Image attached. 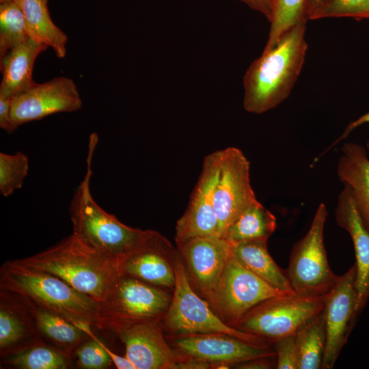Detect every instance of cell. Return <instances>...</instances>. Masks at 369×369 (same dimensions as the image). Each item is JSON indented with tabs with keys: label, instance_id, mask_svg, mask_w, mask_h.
Wrapping results in <instances>:
<instances>
[{
	"label": "cell",
	"instance_id": "6da1fadb",
	"mask_svg": "<svg viewBox=\"0 0 369 369\" xmlns=\"http://www.w3.org/2000/svg\"><path fill=\"white\" fill-rule=\"evenodd\" d=\"M306 21L287 31L250 64L243 77V107L247 111L264 113L289 96L306 55Z\"/></svg>",
	"mask_w": 369,
	"mask_h": 369
},
{
	"label": "cell",
	"instance_id": "7a4b0ae2",
	"mask_svg": "<svg viewBox=\"0 0 369 369\" xmlns=\"http://www.w3.org/2000/svg\"><path fill=\"white\" fill-rule=\"evenodd\" d=\"M18 260L58 277L97 301L105 297L120 275L117 258L99 251L73 232L50 248Z\"/></svg>",
	"mask_w": 369,
	"mask_h": 369
},
{
	"label": "cell",
	"instance_id": "3957f363",
	"mask_svg": "<svg viewBox=\"0 0 369 369\" xmlns=\"http://www.w3.org/2000/svg\"><path fill=\"white\" fill-rule=\"evenodd\" d=\"M0 289L20 297L27 304L59 315L74 325L97 328L98 302L52 274L28 267L18 260L3 263Z\"/></svg>",
	"mask_w": 369,
	"mask_h": 369
},
{
	"label": "cell",
	"instance_id": "277c9868",
	"mask_svg": "<svg viewBox=\"0 0 369 369\" xmlns=\"http://www.w3.org/2000/svg\"><path fill=\"white\" fill-rule=\"evenodd\" d=\"M98 136H90L87 169L71 200L69 212L73 233L105 254L120 259L137 243L144 231L128 226L105 211L90 191L92 159Z\"/></svg>",
	"mask_w": 369,
	"mask_h": 369
},
{
	"label": "cell",
	"instance_id": "5b68a950",
	"mask_svg": "<svg viewBox=\"0 0 369 369\" xmlns=\"http://www.w3.org/2000/svg\"><path fill=\"white\" fill-rule=\"evenodd\" d=\"M172 299L161 287L120 275L97 301V328L118 334L138 323L161 320Z\"/></svg>",
	"mask_w": 369,
	"mask_h": 369
},
{
	"label": "cell",
	"instance_id": "8992f818",
	"mask_svg": "<svg viewBox=\"0 0 369 369\" xmlns=\"http://www.w3.org/2000/svg\"><path fill=\"white\" fill-rule=\"evenodd\" d=\"M176 282L170 305L162 322L174 336L222 333L249 343L269 346L268 340L230 326L213 312L194 290L182 259L178 252L174 260Z\"/></svg>",
	"mask_w": 369,
	"mask_h": 369
},
{
	"label": "cell",
	"instance_id": "52a82bcc",
	"mask_svg": "<svg viewBox=\"0 0 369 369\" xmlns=\"http://www.w3.org/2000/svg\"><path fill=\"white\" fill-rule=\"evenodd\" d=\"M327 214L325 204L320 203L307 233L292 247L286 273L295 294L326 295L339 279L331 269L325 248Z\"/></svg>",
	"mask_w": 369,
	"mask_h": 369
},
{
	"label": "cell",
	"instance_id": "ba28073f",
	"mask_svg": "<svg viewBox=\"0 0 369 369\" xmlns=\"http://www.w3.org/2000/svg\"><path fill=\"white\" fill-rule=\"evenodd\" d=\"M327 295L305 296L294 293L272 297L250 310L234 327L273 343L296 333L319 314L325 308Z\"/></svg>",
	"mask_w": 369,
	"mask_h": 369
},
{
	"label": "cell",
	"instance_id": "9c48e42d",
	"mask_svg": "<svg viewBox=\"0 0 369 369\" xmlns=\"http://www.w3.org/2000/svg\"><path fill=\"white\" fill-rule=\"evenodd\" d=\"M258 202L250 182V163L238 148L221 150V165L214 205L218 236L225 238L228 228L247 209Z\"/></svg>",
	"mask_w": 369,
	"mask_h": 369
},
{
	"label": "cell",
	"instance_id": "30bf717a",
	"mask_svg": "<svg viewBox=\"0 0 369 369\" xmlns=\"http://www.w3.org/2000/svg\"><path fill=\"white\" fill-rule=\"evenodd\" d=\"M286 294L249 271L231 255L211 304L222 320L234 327L259 303Z\"/></svg>",
	"mask_w": 369,
	"mask_h": 369
},
{
	"label": "cell",
	"instance_id": "8fae6325",
	"mask_svg": "<svg viewBox=\"0 0 369 369\" xmlns=\"http://www.w3.org/2000/svg\"><path fill=\"white\" fill-rule=\"evenodd\" d=\"M357 269L354 264L328 293L323 313L326 329V344L323 369H331L346 343L358 312L356 288Z\"/></svg>",
	"mask_w": 369,
	"mask_h": 369
},
{
	"label": "cell",
	"instance_id": "7c38bea8",
	"mask_svg": "<svg viewBox=\"0 0 369 369\" xmlns=\"http://www.w3.org/2000/svg\"><path fill=\"white\" fill-rule=\"evenodd\" d=\"M177 254L163 235L146 230L134 247L118 260L120 274L161 288L174 289Z\"/></svg>",
	"mask_w": 369,
	"mask_h": 369
},
{
	"label": "cell",
	"instance_id": "4fadbf2b",
	"mask_svg": "<svg viewBox=\"0 0 369 369\" xmlns=\"http://www.w3.org/2000/svg\"><path fill=\"white\" fill-rule=\"evenodd\" d=\"M82 107V100L74 81L66 77H55L37 83L14 97L11 119L16 129L29 122L48 115L73 112Z\"/></svg>",
	"mask_w": 369,
	"mask_h": 369
},
{
	"label": "cell",
	"instance_id": "5bb4252c",
	"mask_svg": "<svg viewBox=\"0 0 369 369\" xmlns=\"http://www.w3.org/2000/svg\"><path fill=\"white\" fill-rule=\"evenodd\" d=\"M220 165L221 150L205 156L187 208L176 223V243L197 236H218L214 195Z\"/></svg>",
	"mask_w": 369,
	"mask_h": 369
},
{
	"label": "cell",
	"instance_id": "9a60e30c",
	"mask_svg": "<svg viewBox=\"0 0 369 369\" xmlns=\"http://www.w3.org/2000/svg\"><path fill=\"white\" fill-rule=\"evenodd\" d=\"M191 284L211 303L231 256L232 245L218 236L176 243Z\"/></svg>",
	"mask_w": 369,
	"mask_h": 369
},
{
	"label": "cell",
	"instance_id": "2e32d148",
	"mask_svg": "<svg viewBox=\"0 0 369 369\" xmlns=\"http://www.w3.org/2000/svg\"><path fill=\"white\" fill-rule=\"evenodd\" d=\"M174 339V345L181 355L204 359L220 368H228L254 358L276 355L271 346L253 344L222 333L178 336Z\"/></svg>",
	"mask_w": 369,
	"mask_h": 369
},
{
	"label": "cell",
	"instance_id": "e0dca14e",
	"mask_svg": "<svg viewBox=\"0 0 369 369\" xmlns=\"http://www.w3.org/2000/svg\"><path fill=\"white\" fill-rule=\"evenodd\" d=\"M161 320L138 323L117 334L125 345L126 357L135 369H173L181 358L166 342Z\"/></svg>",
	"mask_w": 369,
	"mask_h": 369
},
{
	"label": "cell",
	"instance_id": "ac0fdd59",
	"mask_svg": "<svg viewBox=\"0 0 369 369\" xmlns=\"http://www.w3.org/2000/svg\"><path fill=\"white\" fill-rule=\"evenodd\" d=\"M43 344L27 304L18 296L1 290L0 353L8 357Z\"/></svg>",
	"mask_w": 369,
	"mask_h": 369
},
{
	"label": "cell",
	"instance_id": "d6986e66",
	"mask_svg": "<svg viewBox=\"0 0 369 369\" xmlns=\"http://www.w3.org/2000/svg\"><path fill=\"white\" fill-rule=\"evenodd\" d=\"M335 215L337 224L348 233L353 244L360 314L369 299V232L362 222L351 191L346 185L338 196Z\"/></svg>",
	"mask_w": 369,
	"mask_h": 369
},
{
	"label": "cell",
	"instance_id": "ffe728a7",
	"mask_svg": "<svg viewBox=\"0 0 369 369\" xmlns=\"http://www.w3.org/2000/svg\"><path fill=\"white\" fill-rule=\"evenodd\" d=\"M367 148L369 152V141ZM337 175L350 189L362 222L369 232V157L362 146L353 142L344 144Z\"/></svg>",
	"mask_w": 369,
	"mask_h": 369
},
{
	"label": "cell",
	"instance_id": "44dd1931",
	"mask_svg": "<svg viewBox=\"0 0 369 369\" xmlns=\"http://www.w3.org/2000/svg\"><path fill=\"white\" fill-rule=\"evenodd\" d=\"M48 48L29 38L0 59V96L13 98L36 85L32 78L35 61Z\"/></svg>",
	"mask_w": 369,
	"mask_h": 369
},
{
	"label": "cell",
	"instance_id": "7402d4cb",
	"mask_svg": "<svg viewBox=\"0 0 369 369\" xmlns=\"http://www.w3.org/2000/svg\"><path fill=\"white\" fill-rule=\"evenodd\" d=\"M231 255L241 265L267 284L286 294H294L286 271L270 255L267 241H249L232 245Z\"/></svg>",
	"mask_w": 369,
	"mask_h": 369
},
{
	"label": "cell",
	"instance_id": "603a6c76",
	"mask_svg": "<svg viewBox=\"0 0 369 369\" xmlns=\"http://www.w3.org/2000/svg\"><path fill=\"white\" fill-rule=\"evenodd\" d=\"M20 8L28 36L51 48L58 58L66 55L67 35L53 21L47 0H13Z\"/></svg>",
	"mask_w": 369,
	"mask_h": 369
},
{
	"label": "cell",
	"instance_id": "cb8c5ba5",
	"mask_svg": "<svg viewBox=\"0 0 369 369\" xmlns=\"http://www.w3.org/2000/svg\"><path fill=\"white\" fill-rule=\"evenodd\" d=\"M27 305L40 335L51 340L59 350L68 355L90 338L83 330L66 318L33 305Z\"/></svg>",
	"mask_w": 369,
	"mask_h": 369
},
{
	"label": "cell",
	"instance_id": "d4e9b609",
	"mask_svg": "<svg viewBox=\"0 0 369 369\" xmlns=\"http://www.w3.org/2000/svg\"><path fill=\"white\" fill-rule=\"evenodd\" d=\"M275 228V217L258 202L228 228L224 238L231 245L249 241H267Z\"/></svg>",
	"mask_w": 369,
	"mask_h": 369
},
{
	"label": "cell",
	"instance_id": "484cf974",
	"mask_svg": "<svg viewBox=\"0 0 369 369\" xmlns=\"http://www.w3.org/2000/svg\"><path fill=\"white\" fill-rule=\"evenodd\" d=\"M298 369L322 368L326 344L323 310L296 333Z\"/></svg>",
	"mask_w": 369,
	"mask_h": 369
},
{
	"label": "cell",
	"instance_id": "4316f807",
	"mask_svg": "<svg viewBox=\"0 0 369 369\" xmlns=\"http://www.w3.org/2000/svg\"><path fill=\"white\" fill-rule=\"evenodd\" d=\"M83 330L89 340L81 344L74 351L78 368L83 369H103L111 361L118 369H135L126 356L122 357L104 344L92 332V325L80 323L75 325Z\"/></svg>",
	"mask_w": 369,
	"mask_h": 369
},
{
	"label": "cell",
	"instance_id": "83f0119b",
	"mask_svg": "<svg viewBox=\"0 0 369 369\" xmlns=\"http://www.w3.org/2000/svg\"><path fill=\"white\" fill-rule=\"evenodd\" d=\"M271 23L269 37L263 51L273 47L280 38L299 23L307 20L306 0H269Z\"/></svg>",
	"mask_w": 369,
	"mask_h": 369
},
{
	"label": "cell",
	"instance_id": "f1b7e54d",
	"mask_svg": "<svg viewBox=\"0 0 369 369\" xmlns=\"http://www.w3.org/2000/svg\"><path fill=\"white\" fill-rule=\"evenodd\" d=\"M29 38L18 5L13 0H0V59Z\"/></svg>",
	"mask_w": 369,
	"mask_h": 369
},
{
	"label": "cell",
	"instance_id": "f546056e",
	"mask_svg": "<svg viewBox=\"0 0 369 369\" xmlns=\"http://www.w3.org/2000/svg\"><path fill=\"white\" fill-rule=\"evenodd\" d=\"M68 356L58 348L42 344L6 357L3 362L20 369H65L69 367Z\"/></svg>",
	"mask_w": 369,
	"mask_h": 369
},
{
	"label": "cell",
	"instance_id": "4dcf8cb0",
	"mask_svg": "<svg viewBox=\"0 0 369 369\" xmlns=\"http://www.w3.org/2000/svg\"><path fill=\"white\" fill-rule=\"evenodd\" d=\"M29 170V159L21 152L0 153V193L11 195L22 187Z\"/></svg>",
	"mask_w": 369,
	"mask_h": 369
},
{
	"label": "cell",
	"instance_id": "1f68e13d",
	"mask_svg": "<svg viewBox=\"0 0 369 369\" xmlns=\"http://www.w3.org/2000/svg\"><path fill=\"white\" fill-rule=\"evenodd\" d=\"M331 17L369 19V0H325L309 16L315 20Z\"/></svg>",
	"mask_w": 369,
	"mask_h": 369
},
{
	"label": "cell",
	"instance_id": "d6a6232c",
	"mask_svg": "<svg viewBox=\"0 0 369 369\" xmlns=\"http://www.w3.org/2000/svg\"><path fill=\"white\" fill-rule=\"evenodd\" d=\"M278 369H298L296 333L281 338L274 342Z\"/></svg>",
	"mask_w": 369,
	"mask_h": 369
},
{
	"label": "cell",
	"instance_id": "836d02e7",
	"mask_svg": "<svg viewBox=\"0 0 369 369\" xmlns=\"http://www.w3.org/2000/svg\"><path fill=\"white\" fill-rule=\"evenodd\" d=\"M11 98L0 96V127L8 133L16 130L11 119Z\"/></svg>",
	"mask_w": 369,
	"mask_h": 369
},
{
	"label": "cell",
	"instance_id": "e575fe53",
	"mask_svg": "<svg viewBox=\"0 0 369 369\" xmlns=\"http://www.w3.org/2000/svg\"><path fill=\"white\" fill-rule=\"evenodd\" d=\"M275 357L276 355L254 358L237 364L234 366L236 368L241 369L274 368L277 366V358L275 359Z\"/></svg>",
	"mask_w": 369,
	"mask_h": 369
},
{
	"label": "cell",
	"instance_id": "d590c367",
	"mask_svg": "<svg viewBox=\"0 0 369 369\" xmlns=\"http://www.w3.org/2000/svg\"><path fill=\"white\" fill-rule=\"evenodd\" d=\"M212 365L204 359L182 355L173 369H208Z\"/></svg>",
	"mask_w": 369,
	"mask_h": 369
},
{
	"label": "cell",
	"instance_id": "8d00e7d4",
	"mask_svg": "<svg viewBox=\"0 0 369 369\" xmlns=\"http://www.w3.org/2000/svg\"><path fill=\"white\" fill-rule=\"evenodd\" d=\"M250 8L262 14L269 20L271 18L269 0H239Z\"/></svg>",
	"mask_w": 369,
	"mask_h": 369
},
{
	"label": "cell",
	"instance_id": "74e56055",
	"mask_svg": "<svg viewBox=\"0 0 369 369\" xmlns=\"http://www.w3.org/2000/svg\"><path fill=\"white\" fill-rule=\"evenodd\" d=\"M364 124H369V111L366 113L365 114L360 116L359 118H357L356 120L350 123L347 127L346 128L345 131H344V133L340 136V138H338V140H336L331 146L329 148L335 146L338 142L340 141L342 139L346 137L354 129H355L357 127Z\"/></svg>",
	"mask_w": 369,
	"mask_h": 369
},
{
	"label": "cell",
	"instance_id": "f35d334b",
	"mask_svg": "<svg viewBox=\"0 0 369 369\" xmlns=\"http://www.w3.org/2000/svg\"><path fill=\"white\" fill-rule=\"evenodd\" d=\"M324 1L325 0H306L305 16L307 19H308L310 14Z\"/></svg>",
	"mask_w": 369,
	"mask_h": 369
}]
</instances>
